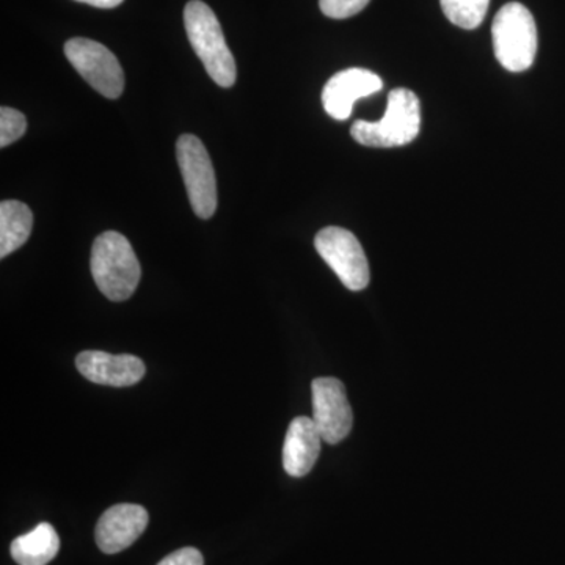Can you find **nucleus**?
I'll list each match as a JSON object with an SVG mask.
<instances>
[{"label": "nucleus", "instance_id": "nucleus-12", "mask_svg": "<svg viewBox=\"0 0 565 565\" xmlns=\"http://www.w3.org/2000/svg\"><path fill=\"white\" fill-rule=\"evenodd\" d=\"M322 435L313 418L297 416L289 424L282 445V467L292 478H303L313 470L322 449Z\"/></svg>", "mask_w": 565, "mask_h": 565}, {"label": "nucleus", "instance_id": "nucleus-15", "mask_svg": "<svg viewBox=\"0 0 565 565\" xmlns=\"http://www.w3.org/2000/svg\"><path fill=\"white\" fill-rule=\"evenodd\" d=\"M445 17L465 31L479 28L484 21L490 0H440Z\"/></svg>", "mask_w": 565, "mask_h": 565}, {"label": "nucleus", "instance_id": "nucleus-9", "mask_svg": "<svg viewBox=\"0 0 565 565\" xmlns=\"http://www.w3.org/2000/svg\"><path fill=\"white\" fill-rule=\"evenodd\" d=\"M384 82L373 71L351 68L334 74L322 92L323 109L334 120L344 121L351 117L356 99L366 98L381 92Z\"/></svg>", "mask_w": 565, "mask_h": 565}, {"label": "nucleus", "instance_id": "nucleus-13", "mask_svg": "<svg viewBox=\"0 0 565 565\" xmlns=\"http://www.w3.org/2000/svg\"><path fill=\"white\" fill-rule=\"evenodd\" d=\"M61 539L50 523H40L31 533L11 542L10 553L20 565H47L57 556Z\"/></svg>", "mask_w": 565, "mask_h": 565}, {"label": "nucleus", "instance_id": "nucleus-2", "mask_svg": "<svg viewBox=\"0 0 565 565\" xmlns=\"http://www.w3.org/2000/svg\"><path fill=\"white\" fill-rule=\"evenodd\" d=\"M184 24L193 51L203 62L211 79L223 88L233 87L237 74L236 62L214 11L202 0H191L185 6Z\"/></svg>", "mask_w": 565, "mask_h": 565}, {"label": "nucleus", "instance_id": "nucleus-16", "mask_svg": "<svg viewBox=\"0 0 565 565\" xmlns=\"http://www.w3.org/2000/svg\"><path fill=\"white\" fill-rule=\"evenodd\" d=\"M28 131V120L21 111L2 107L0 109V147L7 148L20 140Z\"/></svg>", "mask_w": 565, "mask_h": 565}, {"label": "nucleus", "instance_id": "nucleus-6", "mask_svg": "<svg viewBox=\"0 0 565 565\" xmlns=\"http://www.w3.org/2000/svg\"><path fill=\"white\" fill-rule=\"evenodd\" d=\"M315 247L345 288L362 291L370 285V264L362 244L351 232L340 226H327L316 236Z\"/></svg>", "mask_w": 565, "mask_h": 565}, {"label": "nucleus", "instance_id": "nucleus-4", "mask_svg": "<svg viewBox=\"0 0 565 565\" xmlns=\"http://www.w3.org/2000/svg\"><path fill=\"white\" fill-rule=\"evenodd\" d=\"M494 57L511 73L533 66L537 54V28L531 11L519 2L505 3L492 25Z\"/></svg>", "mask_w": 565, "mask_h": 565}, {"label": "nucleus", "instance_id": "nucleus-14", "mask_svg": "<svg viewBox=\"0 0 565 565\" xmlns=\"http://www.w3.org/2000/svg\"><path fill=\"white\" fill-rule=\"evenodd\" d=\"M33 214L28 204L7 200L0 204V256L7 258L31 236Z\"/></svg>", "mask_w": 565, "mask_h": 565}, {"label": "nucleus", "instance_id": "nucleus-3", "mask_svg": "<svg viewBox=\"0 0 565 565\" xmlns=\"http://www.w3.org/2000/svg\"><path fill=\"white\" fill-rule=\"evenodd\" d=\"M422 129V104L408 88L390 92L388 106L381 121L353 122V139L364 147H404L418 137Z\"/></svg>", "mask_w": 565, "mask_h": 565}, {"label": "nucleus", "instance_id": "nucleus-17", "mask_svg": "<svg viewBox=\"0 0 565 565\" xmlns=\"http://www.w3.org/2000/svg\"><path fill=\"white\" fill-rule=\"evenodd\" d=\"M370 0H319V7L326 17L345 20L366 9Z\"/></svg>", "mask_w": 565, "mask_h": 565}, {"label": "nucleus", "instance_id": "nucleus-10", "mask_svg": "<svg viewBox=\"0 0 565 565\" xmlns=\"http://www.w3.org/2000/svg\"><path fill=\"white\" fill-rule=\"evenodd\" d=\"M77 371L93 384L107 386H132L139 384L147 373L139 356L122 353L111 355L103 351L81 352L76 359Z\"/></svg>", "mask_w": 565, "mask_h": 565}, {"label": "nucleus", "instance_id": "nucleus-5", "mask_svg": "<svg viewBox=\"0 0 565 565\" xmlns=\"http://www.w3.org/2000/svg\"><path fill=\"white\" fill-rule=\"evenodd\" d=\"M177 156L193 212L200 218H211L217 210V181L203 141L191 134L181 136Z\"/></svg>", "mask_w": 565, "mask_h": 565}, {"label": "nucleus", "instance_id": "nucleus-7", "mask_svg": "<svg viewBox=\"0 0 565 565\" xmlns=\"http://www.w3.org/2000/svg\"><path fill=\"white\" fill-rule=\"evenodd\" d=\"M65 54L73 68L90 87L109 99L120 98L125 74L118 58L98 41L73 39L65 44Z\"/></svg>", "mask_w": 565, "mask_h": 565}, {"label": "nucleus", "instance_id": "nucleus-8", "mask_svg": "<svg viewBox=\"0 0 565 565\" xmlns=\"http://www.w3.org/2000/svg\"><path fill=\"white\" fill-rule=\"evenodd\" d=\"M313 393V422L329 445L343 441L352 430L353 414L343 382L334 377L316 379Z\"/></svg>", "mask_w": 565, "mask_h": 565}, {"label": "nucleus", "instance_id": "nucleus-1", "mask_svg": "<svg viewBox=\"0 0 565 565\" xmlns=\"http://www.w3.org/2000/svg\"><path fill=\"white\" fill-rule=\"evenodd\" d=\"M90 266L93 280L111 302H125L139 286V259L120 233L107 232L96 237Z\"/></svg>", "mask_w": 565, "mask_h": 565}, {"label": "nucleus", "instance_id": "nucleus-11", "mask_svg": "<svg viewBox=\"0 0 565 565\" xmlns=\"http://www.w3.org/2000/svg\"><path fill=\"white\" fill-rule=\"evenodd\" d=\"M147 509L139 504L111 505L96 525V544L107 555L131 546L148 526Z\"/></svg>", "mask_w": 565, "mask_h": 565}, {"label": "nucleus", "instance_id": "nucleus-19", "mask_svg": "<svg viewBox=\"0 0 565 565\" xmlns=\"http://www.w3.org/2000/svg\"><path fill=\"white\" fill-rule=\"evenodd\" d=\"M76 2L88 3L96 9H115L122 3V0H76Z\"/></svg>", "mask_w": 565, "mask_h": 565}, {"label": "nucleus", "instance_id": "nucleus-18", "mask_svg": "<svg viewBox=\"0 0 565 565\" xmlns=\"http://www.w3.org/2000/svg\"><path fill=\"white\" fill-rule=\"evenodd\" d=\"M204 559L202 553L192 546L178 550V552L170 553L169 556L163 557L158 565H203Z\"/></svg>", "mask_w": 565, "mask_h": 565}]
</instances>
